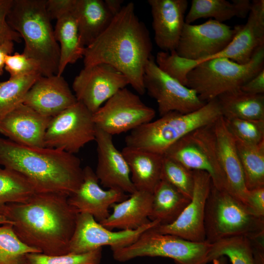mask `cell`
<instances>
[{
    "mask_svg": "<svg viewBox=\"0 0 264 264\" xmlns=\"http://www.w3.org/2000/svg\"><path fill=\"white\" fill-rule=\"evenodd\" d=\"M149 31L135 12L134 4L124 5L108 27L85 48L84 66L98 64L110 65L123 74L139 94L146 92L145 68L152 56Z\"/></svg>",
    "mask_w": 264,
    "mask_h": 264,
    "instance_id": "1",
    "label": "cell"
},
{
    "mask_svg": "<svg viewBox=\"0 0 264 264\" xmlns=\"http://www.w3.org/2000/svg\"><path fill=\"white\" fill-rule=\"evenodd\" d=\"M68 197L36 192L25 202L7 204L4 216L26 244L47 255L66 254L78 214Z\"/></svg>",
    "mask_w": 264,
    "mask_h": 264,
    "instance_id": "2",
    "label": "cell"
},
{
    "mask_svg": "<svg viewBox=\"0 0 264 264\" xmlns=\"http://www.w3.org/2000/svg\"><path fill=\"white\" fill-rule=\"evenodd\" d=\"M0 165L23 176L37 193L69 197L83 181L81 161L74 154L57 149L24 146L1 137Z\"/></svg>",
    "mask_w": 264,
    "mask_h": 264,
    "instance_id": "3",
    "label": "cell"
},
{
    "mask_svg": "<svg viewBox=\"0 0 264 264\" xmlns=\"http://www.w3.org/2000/svg\"><path fill=\"white\" fill-rule=\"evenodd\" d=\"M6 20L23 39V53L37 63L41 75H57L60 47L46 11V0H13Z\"/></svg>",
    "mask_w": 264,
    "mask_h": 264,
    "instance_id": "4",
    "label": "cell"
},
{
    "mask_svg": "<svg viewBox=\"0 0 264 264\" xmlns=\"http://www.w3.org/2000/svg\"><path fill=\"white\" fill-rule=\"evenodd\" d=\"M222 116L217 98L200 109L187 113L173 111L131 131L126 137V146L164 155L181 138L211 124Z\"/></svg>",
    "mask_w": 264,
    "mask_h": 264,
    "instance_id": "5",
    "label": "cell"
},
{
    "mask_svg": "<svg viewBox=\"0 0 264 264\" xmlns=\"http://www.w3.org/2000/svg\"><path fill=\"white\" fill-rule=\"evenodd\" d=\"M205 241L213 243L236 236L250 238L264 232V218L225 190L211 184L204 214Z\"/></svg>",
    "mask_w": 264,
    "mask_h": 264,
    "instance_id": "6",
    "label": "cell"
},
{
    "mask_svg": "<svg viewBox=\"0 0 264 264\" xmlns=\"http://www.w3.org/2000/svg\"><path fill=\"white\" fill-rule=\"evenodd\" d=\"M264 46L245 64L226 58H216L197 65L187 75L186 86L194 89L206 103L220 94L240 88L264 69Z\"/></svg>",
    "mask_w": 264,
    "mask_h": 264,
    "instance_id": "7",
    "label": "cell"
},
{
    "mask_svg": "<svg viewBox=\"0 0 264 264\" xmlns=\"http://www.w3.org/2000/svg\"><path fill=\"white\" fill-rule=\"evenodd\" d=\"M153 228L144 232L131 244L111 250L113 259L125 262L137 257H162L174 260L176 264L208 263L207 255L211 243L206 241L191 242L157 232Z\"/></svg>",
    "mask_w": 264,
    "mask_h": 264,
    "instance_id": "8",
    "label": "cell"
},
{
    "mask_svg": "<svg viewBox=\"0 0 264 264\" xmlns=\"http://www.w3.org/2000/svg\"><path fill=\"white\" fill-rule=\"evenodd\" d=\"M96 129L93 113L77 101L51 118L45 134L44 147L74 154L95 140Z\"/></svg>",
    "mask_w": 264,
    "mask_h": 264,
    "instance_id": "9",
    "label": "cell"
},
{
    "mask_svg": "<svg viewBox=\"0 0 264 264\" xmlns=\"http://www.w3.org/2000/svg\"><path fill=\"white\" fill-rule=\"evenodd\" d=\"M164 155L190 170L207 173L215 187L227 191L225 176L217 162L211 124L181 138Z\"/></svg>",
    "mask_w": 264,
    "mask_h": 264,
    "instance_id": "10",
    "label": "cell"
},
{
    "mask_svg": "<svg viewBox=\"0 0 264 264\" xmlns=\"http://www.w3.org/2000/svg\"><path fill=\"white\" fill-rule=\"evenodd\" d=\"M155 110L142 102L137 94L126 88L118 91L93 113L97 128L113 135L150 122Z\"/></svg>",
    "mask_w": 264,
    "mask_h": 264,
    "instance_id": "11",
    "label": "cell"
},
{
    "mask_svg": "<svg viewBox=\"0 0 264 264\" xmlns=\"http://www.w3.org/2000/svg\"><path fill=\"white\" fill-rule=\"evenodd\" d=\"M143 82L146 91L156 100L160 116L173 111L191 112L206 103L194 89L162 71L153 56L146 66Z\"/></svg>",
    "mask_w": 264,
    "mask_h": 264,
    "instance_id": "12",
    "label": "cell"
},
{
    "mask_svg": "<svg viewBox=\"0 0 264 264\" xmlns=\"http://www.w3.org/2000/svg\"><path fill=\"white\" fill-rule=\"evenodd\" d=\"M240 26L232 27L211 19L199 24L185 23L175 51L181 57L194 60L196 66L223 50Z\"/></svg>",
    "mask_w": 264,
    "mask_h": 264,
    "instance_id": "13",
    "label": "cell"
},
{
    "mask_svg": "<svg viewBox=\"0 0 264 264\" xmlns=\"http://www.w3.org/2000/svg\"><path fill=\"white\" fill-rule=\"evenodd\" d=\"M159 224L157 220H151L136 229L113 231L105 227L90 215L78 213L68 253H86L104 246H110L111 250L124 247L134 242L147 230Z\"/></svg>",
    "mask_w": 264,
    "mask_h": 264,
    "instance_id": "14",
    "label": "cell"
},
{
    "mask_svg": "<svg viewBox=\"0 0 264 264\" xmlns=\"http://www.w3.org/2000/svg\"><path fill=\"white\" fill-rule=\"evenodd\" d=\"M128 85L121 72L110 65L98 64L84 66L75 77L72 88L77 101L93 113Z\"/></svg>",
    "mask_w": 264,
    "mask_h": 264,
    "instance_id": "15",
    "label": "cell"
},
{
    "mask_svg": "<svg viewBox=\"0 0 264 264\" xmlns=\"http://www.w3.org/2000/svg\"><path fill=\"white\" fill-rule=\"evenodd\" d=\"M194 186L190 202L177 219L166 225L153 228L156 232L175 235L194 242L205 241L204 214L207 198L212 184L210 175L193 171Z\"/></svg>",
    "mask_w": 264,
    "mask_h": 264,
    "instance_id": "16",
    "label": "cell"
},
{
    "mask_svg": "<svg viewBox=\"0 0 264 264\" xmlns=\"http://www.w3.org/2000/svg\"><path fill=\"white\" fill-rule=\"evenodd\" d=\"M94 140L98 157L94 172L99 182L108 189L130 194L135 192L129 165L121 151L115 146L112 136L96 127Z\"/></svg>",
    "mask_w": 264,
    "mask_h": 264,
    "instance_id": "17",
    "label": "cell"
},
{
    "mask_svg": "<svg viewBox=\"0 0 264 264\" xmlns=\"http://www.w3.org/2000/svg\"><path fill=\"white\" fill-rule=\"evenodd\" d=\"M83 181L78 189L68 197L69 204L77 213H86L100 222L110 215L109 208L129 196L119 190L103 189L95 172L89 166L83 168Z\"/></svg>",
    "mask_w": 264,
    "mask_h": 264,
    "instance_id": "18",
    "label": "cell"
},
{
    "mask_svg": "<svg viewBox=\"0 0 264 264\" xmlns=\"http://www.w3.org/2000/svg\"><path fill=\"white\" fill-rule=\"evenodd\" d=\"M211 126L217 162L225 176L227 191L245 204L247 190L234 138L222 116Z\"/></svg>",
    "mask_w": 264,
    "mask_h": 264,
    "instance_id": "19",
    "label": "cell"
},
{
    "mask_svg": "<svg viewBox=\"0 0 264 264\" xmlns=\"http://www.w3.org/2000/svg\"><path fill=\"white\" fill-rule=\"evenodd\" d=\"M77 102L62 76H41L24 97L22 103L38 112L52 117Z\"/></svg>",
    "mask_w": 264,
    "mask_h": 264,
    "instance_id": "20",
    "label": "cell"
},
{
    "mask_svg": "<svg viewBox=\"0 0 264 264\" xmlns=\"http://www.w3.org/2000/svg\"><path fill=\"white\" fill-rule=\"evenodd\" d=\"M51 118L22 103L0 121V133L20 145L44 147L45 134Z\"/></svg>",
    "mask_w": 264,
    "mask_h": 264,
    "instance_id": "21",
    "label": "cell"
},
{
    "mask_svg": "<svg viewBox=\"0 0 264 264\" xmlns=\"http://www.w3.org/2000/svg\"><path fill=\"white\" fill-rule=\"evenodd\" d=\"M262 46H264V0H254L251 2L246 23L240 25L238 32L223 50L205 61L222 57L239 64H245Z\"/></svg>",
    "mask_w": 264,
    "mask_h": 264,
    "instance_id": "22",
    "label": "cell"
},
{
    "mask_svg": "<svg viewBox=\"0 0 264 264\" xmlns=\"http://www.w3.org/2000/svg\"><path fill=\"white\" fill-rule=\"evenodd\" d=\"M157 46L163 51L176 50L185 22L186 0H148Z\"/></svg>",
    "mask_w": 264,
    "mask_h": 264,
    "instance_id": "23",
    "label": "cell"
},
{
    "mask_svg": "<svg viewBox=\"0 0 264 264\" xmlns=\"http://www.w3.org/2000/svg\"><path fill=\"white\" fill-rule=\"evenodd\" d=\"M153 193L136 190L127 198L113 204L112 212L99 222L110 229L133 230L149 222Z\"/></svg>",
    "mask_w": 264,
    "mask_h": 264,
    "instance_id": "24",
    "label": "cell"
},
{
    "mask_svg": "<svg viewBox=\"0 0 264 264\" xmlns=\"http://www.w3.org/2000/svg\"><path fill=\"white\" fill-rule=\"evenodd\" d=\"M130 168L136 190L153 193L161 180L163 155L126 146L121 151Z\"/></svg>",
    "mask_w": 264,
    "mask_h": 264,
    "instance_id": "25",
    "label": "cell"
},
{
    "mask_svg": "<svg viewBox=\"0 0 264 264\" xmlns=\"http://www.w3.org/2000/svg\"><path fill=\"white\" fill-rule=\"evenodd\" d=\"M72 13L85 47L105 31L114 17L102 0H75Z\"/></svg>",
    "mask_w": 264,
    "mask_h": 264,
    "instance_id": "26",
    "label": "cell"
},
{
    "mask_svg": "<svg viewBox=\"0 0 264 264\" xmlns=\"http://www.w3.org/2000/svg\"><path fill=\"white\" fill-rule=\"evenodd\" d=\"M251 8L249 0H193L187 14L185 16L186 23L191 24L201 18H214L222 22L234 17L245 18Z\"/></svg>",
    "mask_w": 264,
    "mask_h": 264,
    "instance_id": "27",
    "label": "cell"
},
{
    "mask_svg": "<svg viewBox=\"0 0 264 264\" xmlns=\"http://www.w3.org/2000/svg\"><path fill=\"white\" fill-rule=\"evenodd\" d=\"M216 98L225 119L264 120V94H251L238 88Z\"/></svg>",
    "mask_w": 264,
    "mask_h": 264,
    "instance_id": "28",
    "label": "cell"
},
{
    "mask_svg": "<svg viewBox=\"0 0 264 264\" xmlns=\"http://www.w3.org/2000/svg\"><path fill=\"white\" fill-rule=\"evenodd\" d=\"M189 198L166 181L161 179L153 193L150 220L159 225L174 222L190 202Z\"/></svg>",
    "mask_w": 264,
    "mask_h": 264,
    "instance_id": "29",
    "label": "cell"
},
{
    "mask_svg": "<svg viewBox=\"0 0 264 264\" xmlns=\"http://www.w3.org/2000/svg\"><path fill=\"white\" fill-rule=\"evenodd\" d=\"M54 33L60 47L57 75L61 76L67 65L83 57L85 47L81 43L77 22L72 13L57 20Z\"/></svg>",
    "mask_w": 264,
    "mask_h": 264,
    "instance_id": "30",
    "label": "cell"
},
{
    "mask_svg": "<svg viewBox=\"0 0 264 264\" xmlns=\"http://www.w3.org/2000/svg\"><path fill=\"white\" fill-rule=\"evenodd\" d=\"M247 190L264 187V141L257 144L233 136Z\"/></svg>",
    "mask_w": 264,
    "mask_h": 264,
    "instance_id": "31",
    "label": "cell"
},
{
    "mask_svg": "<svg viewBox=\"0 0 264 264\" xmlns=\"http://www.w3.org/2000/svg\"><path fill=\"white\" fill-rule=\"evenodd\" d=\"M35 189L23 176L0 165V215H3L6 205L26 201Z\"/></svg>",
    "mask_w": 264,
    "mask_h": 264,
    "instance_id": "32",
    "label": "cell"
},
{
    "mask_svg": "<svg viewBox=\"0 0 264 264\" xmlns=\"http://www.w3.org/2000/svg\"><path fill=\"white\" fill-rule=\"evenodd\" d=\"M222 256L228 257L232 264H255L250 242L246 237H230L211 243L207 263Z\"/></svg>",
    "mask_w": 264,
    "mask_h": 264,
    "instance_id": "33",
    "label": "cell"
},
{
    "mask_svg": "<svg viewBox=\"0 0 264 264\" xmlns=\"http://www.w3.org/2000/svg\"><path fill=\"white\" fill-rule=\"evenodd\" d=\"M41 76L36 73L0 82V121L22 102L27 91Z\"/></svg>",
    "mask_w": 264,
    "mask_h": 264,
    "instance_id": "34",
    "label": "cell"
},
{
    "mask_svg": "<svg viewBox=\"0 0 264 264\" xmlns=\"http://www.w3.org/2000/svg\"><path fill=\"white\" fill-rule=\"evenodd\" d=\"M32 252L41 253L18 237L13 224L0 225V264H25L26 255Z\"/></svg>",
    "mask_w": 264,
    "mask_h": 264,
    "instance_id": "35",
    "label": "cell"
},
{
    "mask_svg": "<svg viewBox=\"0 0 264 264\" xmlns=\"http://www.w3.org/2000/svg\"><path fill=\"white\" fill-rule=\"evenodd\" d=\"M161 179L169 182L186 197L191 199L194 186L193 171L164 155Z\"/></svg>",
    "mask_w": 264,
    "mask_h": 264,
    "instance_id": "36",
    "label": "cell"
},
{
    "mask_svg": "<svg viewBox=\"0 0 264 264\" xmlns=\"http://www.w3.org/2000/svg\"><path fill=\"white\" fill-rule=\"evenodd\" d=\"M102 248L80 254L47 255L42 253L27 254L25 264H100Z\"/></svg>",
    "mask_w": 264,
    "mask_h": 264,
    "instance_id": "37",
    "label": "cell"
},
{
    "mask_svg": "<svg viewBox=\"0 0 264 264\" xmlns=\"http://www.w3.org/2000/svg\"><path fill=\"white\" fill-rule=\"evenodd\" d=\"M154 61L162 71L186 86L187 75L193 69L191 60L179 56L174 50L159 51Z\"/></svg>",
    "mask_w": 264,
    "mask_h": 264,
    "instance_id": "38",
    "label": "cell"
},
{
    "mask_svg": "<svg viewBox=\"0 0 264 264\" xmlns=\"http://www.w3.org/2000/svg\"><path fill=\"white\" fill-rule=\"evenodd\" d=\"M232 135L244 142L257 144L264 141V120L225 119Z\"/></svg>",
    "mask_w": 264,
    "mask_h": 264,
    "instance_id": "39",
    "label": "cell"
},
{
    "mask_svg": "<svg viewBox=\"0 0 264 264\" xmlns=\"http://www.w3.org/2000/svg\"><path fill=\"white\" fill-rule=\"evenodd\" d=\"M4 68L9 73L10 78H15L39 73L40 68L37 63L23 53L15 52L7 55L5 59Z\"/></svg>",
    "mask_w": 264,
    "mask_h": 264,
    "instance_id": "40",
    "label": "cell"
},
{
    "mask_svg": "<svg viewBox=\"0 0 264 264\" xmlns=\"http://www.w3.org/2000/svg\"><path fill=\"white\" fill-rule=\"evenodd\" d=\"M13 0H0V44L8 42L20 43L21 37L8 23L6 18Z\"/></svg>",
    "mask_w": 264,
    "mask_h": 264,
    "instance_id": "41",
    "label": "cell"
},
{
    "mask_svg": "<svg viewBox=\"0 0 264 264\" xmlns=\"http://www.w3.org/2000/svg\"><path fill=\"white\" fill-rule=\"evenodd\" d=\"M75 0H46V8L52 20H58L72 12Z\"/></svg>",
    "mask_w": 264,
    "mask_h": 264,
    "instance_id": "42",
    "label": "cell"
},
{
    "mask_svg": "<svg viewBox=\"0 0 264 264\" xmlns=\"http://www.w3.org/2000/svg\"><path fill=\"white\" fill-rule=\"evenodd\" d=\"M245 205L255 216L264 218V187L247 190Z\"/></svg>",
    "mask_w": 264,
    "mask_h": 264,
    "instance_id": "43",
    "label": "cell"
},
{
    "mask_svg": "<svg viewBox=\"0 0 264 264\" xmlns=\"http://www.w3.org/2000/svg\"><path fill=\"white\" fill-rule=\"evenodd\" d=\"M240 89L251 94H264V69L243 84Z\"/></svg>",
    "mask_w": 264,
    "mask_h": 264,
    "instance_id": "44",
    "label": "cell"
},
{
    "mask_svg": "<svg viewBox=\"0 0 264 264\" xmlns=\"http://www.w3.org/2000/svg\"><path fill=\"white\" fill-rule=\"evenodd\" d=\"M247 238L250 242L255 264H264V233Z\"/></svg>",
    "mask_w": 264,
    "mask_h": 264,
    "instance_id": "45",
    "label": "cell"
},
{
    "mask_svg": "<svg viewBox=\"0 0 264 264\" xmlns=\"http://www.w3.org/2000/svg\"><path fill=\"white\" fill-rule=\"evenodd\" d=\"M14 50V42H8L0 44V75L3 72L5 59L7 55L11 54Z\"/></svg>",
    "mask_w": 264,
    "mask_h": 264,
    "instance_id": "46",
    "label": "cell"
},
{
    "mask_svg": "<svg viewBox=\"0 0 264 264\" xmlns=\"http://www.w3.org/2000/svg\"><path fill=\"white\" fill-rule=\"evenodd\" d=\"M107 7L110 12L115 16L123 7V1L121 0H105Z\"/></svg>",
    "mask_w": 264,
    "mask_h": 264,
    "instance_id": "47",
    "label": "cell"
},
{
    "mask_svg": "<svg viewBox=\"0 0 264 264\" xmlns=\"http://www.w3.org/2000/svg\"><path fill=\"white\" fill-rule=\"evenodd\" d=\"M213 264H227V259L225 256H220L212 261Z\"/></svg>",
    "mask_w": 264,
    "mask_h": 264,
    "instance_id": "48",
    "label": "cell"
},
{
    "mask_svg": "<svg viewBox=\"0 0 264 264\" xmlns=\"http://www.w3.org/2000/svg\"><path fill=\"white\" fill-rule=\"evenodd\" d=\"M7 223L13 224L12 222L9 220L5 216L0 215V225Z\"/></svg>",
    "mask_w": 264,
    "mask_h": 264,
    "instance_id": "49",
    "label": "cell"
}]
</instances>
